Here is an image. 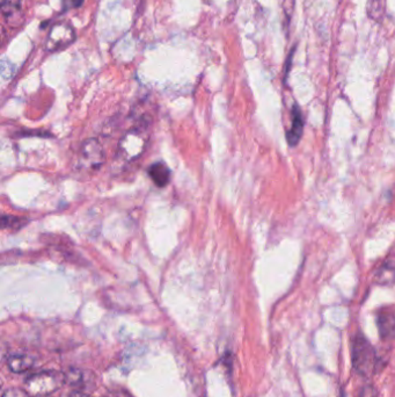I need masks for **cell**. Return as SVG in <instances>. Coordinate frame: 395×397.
Listing matches in <instances>:
<instances>
[{"instance_id": "obj_1", "label": "cell", "mask_w": 395, "mask_h": 397, "mask_svg": "<svg viewBox=\"0 0 395 397\" xmlns=\"http://www.w3.org/2000/svg\"><path fill=\"white\" fill-rule=\"evenodd\" d=\"M66 382V376L58 371L35 373L26 380V391L31 397H48Z\"/></svg>"}, {"instance_id": "obj_2", "label": "cell", "mask_w": 395, "mask_h": 397, "mask_svg": "<svg viewBox=\"0 0 395 397\" xmlns=\"http://www.w3.org/2000/svg\"><path fill=\"white\" fill-rule=\"evenodd\" d=\"M149 125H138L123 135L117 148V155L125 162H132L142 156L149 141Z\"/></svg>"}, {"instance_id": "obj_3", "label": "cell", "mask_w": 395, "mask_h": 397, "mask_svg": "<svg viewBox=\"0 0 395 397\" xmlns=\"http://www.w3.org/2000/svg\"><path fill=\"white\" fill-rule=\"evenodd\" d=\"M352 365L359 376H371L376 372V354L364 336L357 335L352 344Z\"/></svg>"}, {"instance_id": "obj_4", "label": "cell", "mask_w": 395, "mask_h": 397, "mask_svg": "<svg viewBox=\"0 0 395 397\" xmlns=\"http://www.w3.org/2000/svg\"><path fill=\"white\" fill-rule=\"evenodd\" d=\"M75 40V31L68 22H58L50 29L46 41V48L50 53L63 51L73 43Z\"/></svg>"}, {"instance_id": "obj_5", "label": "cell", "mask_w": 395, "mask_h": 397, "mask_svg": "<svg viewBox=\"0 0 395 397\" xmlns=\"http://www.w3.org/2000/svg\"><path fill=\"white\" fill-rule=\"evenodd\" d=\"M105 160H106L105 150L98 140L88 138L83 143L79 162L84 169H99L100 166L105 163Z\"/></svg>"}, {"instance_id": "obj_6", "label": "cell", "mask_w": 395, "mask_h": 397, "mask_svg": "<svg viewBox=\"0 0 395 397\" xmlns=\"http://www.w3.org/2000/svg\"><path fill=\"white\" fill-rule=\"evenodd\" d=\"M26 0H1V14L7 25L18 27L25 19Z\"/></svg>"}, {"instance_id": "obj_7", "label": "cell", "mask_w": 395, "mask_h": 397, "mask_svg": "<svg viewBox=\"0 0 395 397\" xmlns=\"http://www.w3.org/2000/svg\"><path fill=\"white\" fill-rule=\"evenodd\" d=\"M376 326L383 341H391L395 337V314L389 310H383L378 314Z\"/></svg>"}, {"instance_id": "obj_8", "label": "cell", "mask_w": 395, "mask_h": 397, "mask_svg": "<svg viewBox=\"0 0 395 397\" xmlns=\"http://www.w3.org/2000/svg\"><path fill=\"white\" fill-rule=\"evenodd\" d=\"M374 280L379 285L389 286L395 284V254L386 258L374 275Z\"/></svg>"}, {"instance_id": "obj_9", "label": "cell", "mask_w": 395, "mask_h": 397, "mask_svg": "<svg viewBox=\"0 0 395 397\" xmlns=\"http://www.w3.org/2000/svg\"><path fill=\"white\" fill-rule=\"evenodd\" d=\"M302 132H304V120H302V110H299L297 105H295L293 108V125L287 133L289 145L296 147L302 138Z\"/></svg>"}, {"instance_id": "obj_10", "label": "cell", "mask_w": 395, "mask_h": 397, "mask_svg": "<svg viewBox=\"0 0 395 397\" xmlns=\"http://www.w3.org/2000/svg\"><path fill=\"white\" fill-rule=\"evenodd\" d=\"M147 172L158 187H165L166 185L171 180L169 167L162 162L152 164L147 170Z\"/></svg>"}, {"instance_id": "obj_11", "label": "cell", "mask_w": 395, "mask_h": 397, "mask_svg": "<svg viewBox=\"0 0 395 397\" xmlns=\"http://www.w3.org/2000/svg\"><path fill=\"white\" fill-rule=\"evenodd\" d=\"M35 360L28 354H13L7 359V366L13 373H23L34 366Z\"/></svg>"}, {"instance_id": "obj_12", "label": "cell", "mask_w": 395, "mask_h": 397, "mask_svg": "<svg viewBox=\"0 0 395 397\" xmlns=\"http://www.w3.org/2000/svg\"><path fill=\"white\" fill-rule=\"evenodd\" d=\"M66 382L71 387L79 388L78 391H84V388L88 387V383L92 382L90 376L88 373L80 371V369H71L70 372L66 373Z\"/></svg>"}, {"instance_id": "obj_13", "label": "cell", "mask_w": 395, "mask_h": 397, "mask_svg": "<svg viewBox=\"0 0 395 397\" xmlns=\"http://www.w3.org/2000/svg\"><path fill=\"white\" fill-rule=\"evenodd\" d=\"M1 397H31L28 391L19 389V388H9L4 391Z\"/></svg>"}, {"instance_id": "obj_14", "label": "cell", "mask_w": 395, "mask_h": 397, "mask_svg": "<svg viewBox=\"0 0 395 397\" xmlns=\"http://www.w3.org/2000/svg\"><path fill=\"white\" fill-rule=\"evenodd\" d=\"M359 397H378V391L372 385H367L361 391Z\"/></svg>"}, {"instance_id": "obj_15", "label": "cell", "mask_w": 395, "mask_h": 397, "mask_svg": "<svg viewBox=\"0 0 395 397\" xmlns=\"http://www.w3.org/2000/svg\"><path fill=\"white\" fill-rule=\"evenodd\" d=\"M83 3H84V0H63V7H64V10L77 9V7H80Z\"/></svg>"}, {"instance_id": "obj_16", "label": "cell", "mask_w": 395, "mask_h": 397, "mask_svg": "<svg viewBox=\"0 0 395 397\" xmlns=\"http://www.w3.org/2000/svg\"><path fill=\"white\" fill-rule=\"evenodd\" d=\"M66 397H90V395L86 394L84 391H71L69 395Z\"/></svg>"}, {"instance_id": "obj_17", "label": "cell", "mask_w": 395, "mask_h": 397, "mask_svg": "<svg viewBox=\"0 0 395 397\" xmlns=\"http://www.w3.org/2000/svg\"><path fill=\"white\" fill-rule=\"evenodd\" d=\"M48 397H49V396H48Z\"/></svg>"}]
</instances>
